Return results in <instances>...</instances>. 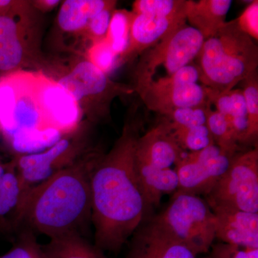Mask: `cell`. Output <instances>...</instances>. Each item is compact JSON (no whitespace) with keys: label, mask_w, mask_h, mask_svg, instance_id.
I'll return each mask as SVG.
<instances>
[{"label":"cell","mask_w":258,"mask_h":258,"mask_svg":"<svg viewBox=\"0 0 258 258\" xmlns=\"http://www.w3.org/2000/svg\"><path fill=\"white\" fill-rule=\"evenodd\" d=\"M142 128L138 118L127 120L91 174V222L95 245L103 252H119L149 215L135 166Z\"/></svg>","instance_id":"obj_1"},{"label":"cell","mask_w":258,"mask_h":258,"mask_svg":"<svg viewBox=\"0 0 258 258\" xmlns=\"http://www.w3.org/2000/svg\"><path fill=\"white\" fill-rule=\"evenodd\" d=\"M101 156L78 159L27 190L16 210L26 230L49 238L82 235L91 222V174Z\"/></svg>","instance_id":"obj_2"},{"label":"cell","mask_w":258,"mask_h":258,"mask_svg":"<svg viewBox=\"0 0 258 258\" xmlns=\"http://www.w3.org/2000/svg\"><path fill=\"white\" fill-rule=\"evenodd\" d=\"M195 60L204 86L214 92H227L257 71L258 47L235 19L205 40Z\"/></svg>","instance_id":"obj_3"},{"label":"cell","mask_w":258,"mask_h":258,"mask_svg":"<svg viewBox=\"0 0 258 258\" xmlns=\"http://www.w3.org/2000/svg\"><path fill=\"white\" fill-rule=\"evenodd\" d=\"M156 217L197 256L208 253L215 242V216L201 197L175 191L166 210Z\"/></svg>","instance_id":"obj_4"},{"label":"cell","mask_w":258,"mask_h":258,"mask_svg":"<svg viewBox=\"0 0 258 258\" xmlns=\"http://www.w3.org/2000/svg\"><path fill=\"white\" fill-rule=\"evenodd\" d=\"M49 128L40 111L36 72L18 70L0 77V130L16 134Z\"/></svg>","instance_id":"obj_5"},{"label":"cell","mask_w":258,"mask_h":258,"mask_svg":"<svg viewBox=\"0 0 258 258\" xmlns=\"http://www.w3.org/2000/svg\"><path fill=\"white\" fill-rule=\"evenodd\" d=\"M205 40L198 30L186 24L177 29L142 53L135 71L134 88L170 77L192 63Z\"/></svg>","instance_id":"obj_6"},{"label":"cell","mask_w":258,"mask_h":258,"mask_svg":"<svg viewBox=\"0 0 258 258\" xmlns=\"http://www.w3.org/2000/svg\"><path fill=\"white\" fill-rule=\"evenodd\" d=\"M200 81L195 63L185 66L170 77L134 88L148 109L163 116L178 108L210 106L208 88Z\"/></svg>","instance_id":"obj_7"},{"label":"cell","mask_w":258,"mask_h":258,"mask_svg":"<svg viewBox=\"0 0 258 258\" xmlns=\"http://www.w3.org/2000/svg\"><path fill=\"white\" fill-rule=\"evenodd\" d=\"M205 200L210 208L222 205L258 213V147L237 153Z\"/></svg>","instance_id":"obj_8"},{"label":"cell","mask_w":258,"mask_h":258,"mask_svg":"<svg viewBox=\"0 0 258 258\" xmlns=\"http://www.w3.org/2000/svg\"><path fill=\"white\" fill-rule=\"evenodd\" d=\"M236 154L215 144L198 152H184L174 168L179 181L176 191L208 196L227 170Z\"/></svg>","instance_id":"obj_9"},{"label":"cell","mask_w":258,"mask_h":258,"mask_svg":"<svg viewBox=\"0 0 258 258\" xmlns=\"http://www.w3.org/2000/svg\"><path fill=\"white\" fill-rule=\"evenodd\" d=\"M57 83L71 95L76 101L91 100L106 114L109 103L115 96L132 93L134 88L113 83L96 66L88 60L81 61Z\"/></svg>","instance_id":"obj_10"},{"label":"cell","mask_w":258,"mask_h":258,"mask_svg":"<svg viewBox=\"0 0 258 258\" xmlns=\"http://www.w3.org/2000/svg\"><path fill=\"white\" fill-rule=\"evenodd\" d=\"M36 79L37 100L47 126L72 133L81 121L80 103L55 80L41 72H36Z\"/></svg>","instance_id":"obj_11"},{"label":"cell","mask_w":258,"mask_h":258,"mask_svg":"<svg viewBox=\"0 0 258 258\" xmlns=\"http://www.w3.org/2000/svg\"><path fill=\"white\" fill-rule=\"evenodd\" d=\"M21 2L0 14V72L18 71L28 55V32L30 23Z\"/></svg>","instance_id":"obj_12"},{"label":"cell","mask_w":258,"mask_h":258,"mask_svg":"<svg viewBox=\"0 0 258 258\" xmlns=\"http://www.w3.org/2000/svg\"><path fill=\"white\" fill-rule=\"evenodd\" d=\"M125 258H198L171 235L157 217L142 222L131 237Z\"/></svg>","instance_id":"obj_13"},{"label":"cell","mask_w":258,"mask_h":258,"mask_svg":"<svg viewBox=\"0 0 258 258\" xmlns=\"http://www.w3.org/2000/svg\"><path fill=\"white\" fill-rule=\"evenodd\" d=\"M69 139H61L55 145L37 154H26L19 159V178L25 191L78 159L79 147Z\"/></svg>","instance_id":"obj_14"},{"label":"cell","mask_w":258,"mask_h":258,"mask_svg":"<svg viewBox=\"0 0 258 258\" xmlns=\"http://www.w3.org/2000/svg\"><path fill=\"white\" fill-rule=\"evenodd\" d=\"M185 24L186 13L168 17L134 13L128 47L120 59L143 53Z\"/></svg>","instance_id":"obj_15"},{"label":"cell","mask_w":258,"mask_h":258,"mask_svg":"<svg viewBox=\"0 0 258 258\" xmlns=\"http://www.w3.org/2000/svg\"><path fill=\"white\" fill-rule=\"evenodd\" d=\"M215 216V240L245 248L258 249V213L231 207H211Z\"/></svg>","instance_id":"obj_16"},{"label":"cell","mask_w":258,"mask_h":258,"mask_svg":"<svg viewBox=\"0 0 258 258\" xmlns=\"http://www.w3.org/2000/svg\"><path fill=\"white\" fill-rule=\"evenodd\" d=\"M184 152L162 121L139 137L136 158L159 169H171Z\"/></svg>","instance_id":"obj_17"},{"label":"cell","mask_w":258,"mask_h":258,"mask_svg":"<svg viewBox=\"0 0 258 258\" xmlns=\"http://www.w3.org/2000/svg\"><path fill=\"white\" fill-rule=\"evenodd\" d=\"M135 166L149 215L163 196L177 190V174L174 169H159L136 158Z\"/></svg>","instance_id":"obj_18"},{"label":"cell","mask_w":258,"mask_h":258,"mask_svg":"<svg viewBox=\"0 0 258 258\" xmlns=\"http://www.w3.org/2000/svg\"><path fill=\"white\" fill-rule=\"evenodd\" d=\"M232 4L231 0H186V21L207 40L226 23Z\"/></svg>","instance_id":"obj_19"},{"label":"cell","mask_w":258,"mask_h":258,"mask_svg":"<svg viewBox=\"0 0 258 258\" xmlns=\"http://www.w3.org/2000/svg\"><path fill=\"white\" fill-rule=\"evenodd\" d=\"M115 5L116 1L112 0H66L57 15V23L62 31L83 35L91 19Z\"/></svg>","instance_id":"obj_20"},{"label":"cell","mask_w":258,"mask_h":258,"mask_svg":"<svg viewBox=\"0 0 258 258\" xmlns=\"http://www.w3.org/2000/svg\"><path fill=\"white\" fill-rule=\"evenodd\" d=\"M41 249L43 258H106L101 249L77 233L50 238Z\"/></svg>","instance_id":"obj_21"},{"label":"cell","mask_w":258,"mask_h":258,"mask_svg":"<svg viewBox=\"0 0 258 258\" xmlns=\"http://www.w3.org/2000/svg\"><path fill=\"white\" fill-rule=\"evenodd\" d=\"M62 135L59 131L49 128L18 134L10 141L15 152L26 155L44 152L59 142Z\"/></svg>","instance_id":"obj_22"},{"label":"cell","mask_w":258,"mask_h":258,"mask_svg":"<svg viewBox=\"0 0 258 258\" xmlns=\"http://www.w3.org/2000/svg\"><path fill=\"white\" fill-rule=\"evenodd\" d=\"M134 13L125 10H114L105 40L118 57L124 53L129 41Z\"/></svg>","instance_id":"obj_23"},{"label":"cell","mask_w":258,"mask_h":258,"mask_svg":"<svg viewBox=\"0 0 258 258\" xmlns=\"http://www.w3.org/2000/svg\"><path fill=\"white\" fill-rule=\"evenodd\" d=\"M176 143L185 152H195L214 144L206 125L195 127L171 126L164 121Z\"/></svg>","instance_id":"obj_24"},{"label":"cell","mask_w":258,"mask_h":258,"mask_svg":"<svg viewBox=\"0 0 258 258\" xmlns=\"http://www.w3.org/2000/svg\"><path fill=\"white\" fill-rule=\"evenodd\" d=\"M206 125L214 143L218 147L234 154L243 151L237 144L229 120L219 112L212 111L210 107L207 111Z\"/></svg>","instance_id":"obj_25"},{"label":"cell","mask_w":258,"mask_h":258,"mask_svg":"<svg viewBox=\"0 0 258 258\" xmlns=\"http://www.w3.org/2000/svg\"><path fill=\"white\" fill-rule=\"evenodd\" d=\"M25 190L18 174L13 171L5 172L0 182V216L18 208Z\"/></svg>","instance_id":"obj_26"},{"label":"cell","mask_w":258,"mask_h":258,"mask_svg":"<svg viewBox=\"0 0 258 258\" xmlns=\"http://www.w3.org/2000/svg\"><path fill=\"white\" fill-rule=\"evenodd\" d=\"M242 93L247 108L249 136L254 145L258 138V79L257 71L244 80Z\"/></svg>","instance_id":"obj_27"},{"label":"cell","mask_w":258,"mask_h":258,"mask_svg":"<svg viewBox=\"0 0 258 258\" xmlns=\"http://www.w3.org/2000/svg\"><path fill=\"white\" fill-rule=\"evenodd\" d=\"M186 0H137L133 13L137 15L171 16L186 13Z\"/></svg>","instance_id":"obj_28"},{"label":"cell","mask_w":258,"mask_h":258,"mask_svg":"<svg viewBox=\"0 0 258 258\" xmlns=\"http://www.w3.org/2000/svg\"><path fill=\"white\" fill-rule=\"evenodd\" d=\"M210 106L178 108L164 115V121L171 126L195 127L206 125L207 111Z\"/></svg>","instance_id":"obj_29"},{"label":"cell","mask_w":258,"mask_h":258,"mask_svg":"<svg viewBox=\"0 0 258 258\" xmlns=\"http://www.w3.org/2000/svg\"><path fill=\"white\" fill-rule=\"evenodd\" d=\"M87 60L108 75L116 67L119 57L113 53L106 40L91 44L88 49Z\"/></svg>","instance_id":"obj_30"},{"label":"cell","mask_w":258,"mask_h":258,"mask_svg":"<svg viewBox=\"0 0 258 258\" xmlns=\"http://www.w3.org/2000/svg\"><path fill=\"white\" fill-rule=\"evenodd\" d=\"M0 258H43L41 246L38 244L33 232L25 230L13 249Z\"/></svg>","instance_id":"obj_31"},{"label":"cell","mask_w":258,"mask_h":258,"mask_svg":"<svg viewBox=\"0 0 258 258\" xmlns=\"http://www.w3.org/2000/svg\"><path fill=\"white\" fill-rule=\"evenodd\" d=\"M115 6L109 7L91 19L83 35L93 43L105 40Z\"/></svg>","instance_id":"obj_32"},{"label":"cell","mask_w":258,"mask_h":258,"mask_svg":"<svg viewBox=\"0 0 258 258\" xmlns=\"http://www.w3.org/2000/svg\"><path fill=\"white\" fill-rule=\"evenodd\" d=\"M203 258H258V249L245 248L220 242H214L207 255Z\"/></svg>","instance_id":"obj_33"},{"label":"cell","mask_w":258,"mask_h":258,"mask_svg":"<svg viewBox=\"0 0 258 258\" xmlns=\"http://www.w3.org/2000/svg\"><path fill=\"white\" fill-rule=\"evenodd\" d=\"M239 28L254 41L258 40V1L254 0L237 18Z\"/></svg>","instance_id":"obj_34"},{"label":"cell","mask_w":258,"mask_h":258,"mask_svg":"<svg viewBox=\"0 0 258 258\" xmlns=\"http://www.w3.org/2000/svg\"><path fill=\"white\" fill-rule=\"evenodd\" d=\"M59 3H60V1L58 0H42V1H37L35 5H37L39 9L49 11V10L54 9L58 5Z\"/></svg>","instance_id":"obj_35"},{"label":"cell","mask_w":258,"mask_h":258,"mask_svg":"<svg viewBox=\"0 0 258 258\" xmlns=\"http://www.w3.org/2000/svg\"><path fill=\"white\" fill-rule=\"evenodd\" d=\"M15 2L10 0H0V14L8 11L15 4Z\"/></svg>","instance_id":"obj_36"},{"label":"cell","mask_w":258,"mask_h":258,"mask_svg":"<svg viewBox=\"0 0 258 258\" xmlns=\"http://www.w3.org/2000/svg\"><path fill=\"white\" fill-rule=\"evenodd\" d=\"M5 174V171L4 168L0 165V182H1L2 179H3V176Z\"/></svg>","instance_id":"obj_37"},{"label":"cell","mask_w":258,"mask_h":258,"mask_svg":"<svg viewBox=\"0 0 258 258\" xmlns=\"http://www.w3.org/2000/svg\"><path fill=\"white\" fill-rule=\"evenodd\" d=\"M2 139V132L1 130H0V140H1Z\"/></svg>","instance_id":"obj_38"}]
</instances>
